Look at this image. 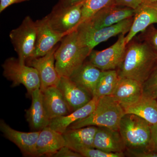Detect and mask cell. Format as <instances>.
I'll return each mask as SVG.
<instances>
[{"label": "cell", "mask_w": 157, "mask_h": 157, "mask_svg": "<svg viewBox=\"0 0 157 157\" xmlns=\"http://www.w3.org/2000/svg\"><path fill=\"white\" fill-rule=\"evenodd\" d=\"M127 153L131 157H157V151H134L127 149Z\"/></svg>", "instance_id": "4dcf8cb0"}, {"label": "cell", "mask_w": 157, "mask_h": 157, "mask_svg": "<svg viewBox=\"0 0 157 157\" xmlns=\"http://www.w3.org/2000/svg\"><path fill=\"white\" fill-rule=\"evenodd\" d=\"M135 10L132 26L126 36L127 44L137 34L154 24H157V2H143Z\"/></svg>", "instance_id": "5bb4252c"}, {"label": "cell", "mask_w": 157, "mask_h": 157, "mask_svg": "<svg viewBox=\"0 0 157 157\" xmlns=\"http://www.w3.org/2000/svg\"><path fill=\"white\" fill-rule=\"evenodd\" d=\"M82 156L85 157H123L124 156L123 152H107L94 148L86 147H76L71 148Z\"/></svg>", "instance_id": "4316f807"}, {"label": "cell", "mask_w": 157, "mask_h": 157, "mask_svg": "<svg viewBox=\"0 0 157 157\" xmlns=\"http://www.w3.org/2000/svg\"><path fill=\"white\" fill-rule=\"evenodd\" d=\"M112 96L122 107L130 105L143 96L142 84L134 79L119 77Z\"/></svg>", "instance_id": "ffe728a7"}, {"label": "cell", "mask_w": 157, "mask_h": 157, "mask_svg": "<svg viewBox=\"0 0 157 157\" xmlns=\"http://www.w3.org/2000/svg\"><path fill=\"white\" fill-rule=\"evenodd\" d=\"M102 71L89 61L84 62L69 78L78 86L87 91L94 97Z\"/></svg>", "instance_id": "ac0fdd59"}, {"label": "cell", "mask_w": 157, "mask_h": 157, "mask_svg": "<svg viewBox=\"0 0 157 157\" xmlns=\"http://www.w3.org/2000/svg\"><path fill=\"white\" fill-rule=\"evenodd\" d=\"M156 100H157V99H156Z\"/></svg>", "instance_id": "8d00e7d4"}, {"label": "cell", "mask_w": 157, "mask_h": 157, "mask_svg": "<svg viewBox=\"0 0 157 157\" xmlns=\"http://www.w3.org/2000/svg\"><path fill=\"white\" fill-rule=\"evenodd\" d=\"M119 79V76L116 70L102 71L94 97L100 98L105 96H112Z\"/></svg>", "instance_id": "d4e9b609"}, {"label": "cell", "mask_w": 157, "mask_h": 157, "mask_svg": "<svg viewBox=\"0 0 157 157\" xmlns=\"http://www.w3.org/2000/svg\"><path fill=\"white\" fill-rule=\"evenodd\" d=\"M57 87L62 93L70 113L83 107L93 98L87 91L75 84L68 77H61Z\"/></svg>", "instance_id": "9a60e30c"}, {"label": "cell", "mask_w": 157, "mask_h": 157, "mask_svg": "<svg viewBox=\"0 0 157 157\" xmlns=\"http://www.w3.org/2000/svg\"><path fill=\"white\" fill-rule=\"evenodd\" d=\"M133 17L107 27L96 29L84 21L78 26L76 30L80 43L91 50L98 44L112 37L128 33L132 26Z\"/></svg>", "instance_id": "5b68a950"}, {"label": "cell", "mask_w": 157, "mask_h": 157, "mask_svg": "<svg viewBox=\"0 0 157 157\" xmlns=\"http://www.w3.org/2000/svg\"><path fill=\"white\" fill-rule=\"evenodd\" d=\"M66 146V140L63 134L49 127L40 131L37 140L36 148L38 157H52L60 149Z\"/></svg>", "instance_id": "d6986e66"}, {"label": "cell", "mask_w": 157, "mask_h": 157, "mask_svg": "<svg viewBox=\"0 0 157 157\" xmlns=\"http://www.w3.org/2000/svg\"><path fill=\"white\" fill-rule=\"evenodd\" d=\"M42 92L44 105L51 120L70 113L67 104L57 86H50Z\"/></svg>", "instance_id": "44dd1931"}, {"label": "cell", "mask_w": 157, "mask_h": 157, "mask_svg": "<svg viewBox=\"0 0 157 157\" xmlns=\"http://www.w3.org/2000/svg\"><path fill=\"white\" fill-rule=\"evenodd\" d=\"M139 40L146 42L157 52V29L151 25L138 36H136Z\"/></svg>", "instance_id": "f1b7e54d"}, {"label": "cell", "mask_w": 157, "mask_h": 157, "mask_svg": "<svg viewBox=\"0 0 157 157\" xmlns=\"http://www.w3.org/2000/svg\"><path fill=\"white\" fill-rule=\"evenodd\" d=\"M123 107L125 114H135L147 121L151 125L157 124L156 99L142 96L135 103Z\"/></svg>", "instance_id": "cb8c5ba5"}, {"label": "cell", "mask_w": 157, "mask_h": 157, "mask_svg": "<svg viewBox=\"0 0 157 157\" xmlns=\"http://www.w3.org/2000/svg\"><path fill=\"white\" fill-rule=\"evenodd\" d=\"M157 63L156 52L135 36L127 44L123 59L117 71L120 77L143 84Z\"/></svg>", "instance_id": "6da1fadb"}, {"label": "cell", "mask_w": 157, "mask_h": 157, "mask_svg": "<svg viewBox=\"0 0 157 157\" xmlns=\"http://www.w3.org/2000/svg\"><path fill=\"white\" fill-rule=\"evenodd\" d=\"M99 98L93 97L90 101L83 107L70 113L67 115L52 119L48 127L63 134L72 124L76 121L85 118L89 116L95 109Z\"/></svg>", "instance_id": "7402d4cb"}, {"label": "cell", "mask_w": 157, "mask_h": 157, "mask_svg": "<svg viewBox=\"0 0 157 157\" xmlns=\"http://www.w3.org/2000/svg\"><path fill=\"white\" fill-rule=\"evenodd\" d=\"M143 2H157V0H142Z\"/></svg>", "instance_id": "d590c367"}, {"label": "cell", "mask_w": 157, "mask_h": 157, "mask_svg": "<svg viewBox=\"0 0 157 157\" xmlns=\"http://www.w3.org/2000/svg\"><path fill=\"white\" fill-rule=\"evenodd\" d=\"M125 34L119 35L117 41L109 48L102 51L93 50L89 61L102 70H116L123 59L126 47Z\"/></svg>", "instance_id": "9c48e42d"}, {"label": "cell", "mask_w": 157, "mask_h": 157, "mask_svg": "<svg viewBox=\"0 0 157 157\" xmlns=\"http://www.w3.org/2000/svg\"><path fill=\"white\" fill-rule=\"evenodd\" d=\"M54 157H82L80 154L74 151L67 146L62 147L61 148L53 155Z\"/></svg>", "instance_id": "f546056e"}, {"label": "cell", "mask_w": 157, "mask_h": 157, "mask_svg": "<svg viewBox=\"0 0 157 157\" xmlns=\"http://www.w3.org/2000/svg\"><path fill=\"white\" fill-rule=\"evenodd\" d=\"M151 131L154 150L157 151V124L151 125Z\"/></svg>", "instance_id": "836d02e7"}, {"label": "cell", "mask_w": 157, "mask_h": 157, "mask_svg": "<svg viewBox=\"0 0 157 157\" xmlns=\"http://www.w3.org/2000/svg\"><path fill=\"white\" fill-rule=\"evenodd\" d=\"M36 39L33 53L30 58L40 57L45 55L68 35L54 30L51 27L46 16L36 21Z\"/></svg>", "instance_id": "8fae6325"}, {"label": "cell", "mask_w": 157, "mask_h": 157, "mask_svg": "<svg viewBox=\"0 0 157 157\" xmlns=\"http://www.w3.org/2000/svg\"><path fill=\"white\" fill-rule=\"evenodd\" d=\"M36 36V21L29 16L24 18L18 27L10 33V40L21 64H25L27 59L33 55Z\"/></svg>", "instance_id": "52a82bcc"}, {"label": "cell", "mask_w": 157, "mask_h": 157, "mask_svg": "<svg viewBox=\"0 0 157 157\" xmlns=\"http://www.w3.org/2000/svg\"><path fill=\"white\" fill-rule=\"evenodd\" d=\"M58 47L56 46L44 56L29 58L26 61L28 66L35 68L38 71L41 91L50 86H57L60 79L55 66V53Z\"/></svg>", "instance_id": "30bf717a"}, {"label": "cell", "mask_w": 157, "mask_h": 157, "mask_svg": "<svg viewBox=\"0 0 157 157\" xmlns=\"http://www.w3.org/2000/svg\"><path fill=\"white\" fill-rule=\"evenodd\" d=\"M143 96L157 99V63L142 84Z\"/></svg>", "instance_id": "83f0119b"}, {"label": "cell", "mask_w": 157, "mask_h": 157, "mask_svg": "<svg viewBox=\"0 0 157 157\" xmlns=\"http://www.w3.org/2000/svg\"><path fill=\"white\" fill-rule=\"evenodd\" d=\"M2 67L3 75L12 82V87L23 85L30 97L35 90L40 89L41 83L37 70L25 64H21L18 58L11 57L6 59Z\"/></svg>", "instance_id": "8992f818"}, {"label": "cell", "mask_w": 157, "mask_h": 157, "mask_svg": "<svg viewBox=\"0 0 157 157\" xmlns=\"http://www.w3.org/2000/svg\"><path fill=\"white\" fill-rule=\"evenodd\" d=\"M135 12L134 9L114 4L101 9L85 21L94 28H102L114 25L133 17Z\"/></svg>", "instance_id": "4fadbf2b"}, {"label": "cell", "mask_w": 157, "mask_h": 157, "mask_svg": "<svg viewBox=\"0 0 157 157\" xmlns=\"http://www.w3.org/2000/svg\"><path fill=\"white\" fill-rule=\"evenodd\" d=\"M98 130V127L95 126L68 129L63 134L66 146L70 148L76 147H94V140Z\"/></svg>", "instance_id": "603a6c76"}, {"label": "cell", "mask_w": 157, "mask_h": 157, "mask_svg": "<svg viewBox=\"0 0 157 157\" xmlns=\"http://www.w3.org/2000/svg\"><path fill=\"white\" fill-rule=\"evenodd\" d=\"M115 1V0H86L82 6L81 23L90 19L101 9L114 5Z\"/></svg>", "instance_id": "484cf974"}, {"label": "cell", "mask_w": 157, "mask_h": 157, "mask_svg": "<svg viewBox=\"0 0 157 157\" xmlns=\"http://www.w3.org/2000/svg\"><path fill=\"white\" fill-rule=\"evenodd\" d=\"M0 130L6 138L19 148L23 155L38 157L36 144L40 131L20 132L12 128L3 120L0 121Z\"/></svg>", "instance_id": "7c38bea8"}, {"label": "cell", "mask_w": 157, "mask_h": 157, "mask_svg": "<svg viewBox=\"0 0 157 157\" xmlns=\"http://www.w3.org/2000/svg\"><path fill=\"white\" fill-rule=\"evenodd\" d=\"M143 2L142 0H115L116 6L136 9Z\"/></svg>", "instance_id": "1f68e13d"}, {"label": "cell", "mask_w": 157, "mask_h": 157, "mask_svg": "<svg viewBox=\"0 0 157 157\" xmlns=\"http://www.w3.org/2000/svg\"><path fill=\"white\" fill-rule=\"evenodd\" d=\"M85 1L86 0H59V2L64 6H70L77 5Z\"/></svg>", "instance_id": "e575fe53"}, {"label": "cell", "mask_w": 157, "mask_h": 157, "mask_svg": "<svg viewBox=\"0 0 157 157\" xmlns=\"http://www.w3.org/2000/svg\"><path fill=\"white\" fill-rule=\"evenodd\" d=\"M29 1V0H0V12L2 13L8 7L13 4Z\"/></svg>", "instance_id": "d6a6232c"}, {"label": "cell", "mask_w": 157, "mask_h": 157, "mask_svg": "<svg viewBox=\"0 0 157 157\" xmlns=\"http://www.w3.org/2000/svg\"><path fill=\"white\" fill-rule=\"evenodd\" d=\"M125 114L123 107L113 96H105L99 98L95 109L89 116L76 121L68 129L95 126L119 130L121 120Z\"/></svg>", "instance_id": "3957f363"}, {"label": "cell", "mask_w": 157, "mask_h": 157, "mask_svg": "<svg viewBox=\"0 0 157 157\" xmlns=\"http://www.w3.org/2000/svg\"><path fill=\"white\" fill-rule=\"evenodd\" d=\"M94 147L109 153L123 152L126 148L119 130L106 127H98Z\"/></svg>", "instance_id": "e0dca14e"}, {"label": "cell", "mask_w": 157, "mask_h": 157, "mask_svg": "<svg viewBox=\"0 0 157 157\" xmlns=\"http://www.w3.org/2000/svg\"><path fill=\"white\" fill-rule=\"evenodd\" d=\"M31 97L32 104L26 110V118L32 129L41 131L49 125L51 121L43 102L42 91L40 89L35 90Z\"/></svg>", "instance_id": "2e32d148"}, {"label": "cell", "mask_w": 157, "mask_h": 157, "mask_svg": "<svg viewBox=\"0 0 157 157\" xmlns=\"http://www.w3.org/2000/svg\"><path fill=\"white\" fill-rule=\"evenodd\" d=\"M119 131L127 149L155 151L152 140L151 124L142 118L126 113L120 124Z\"/></svg>", "instance_id": "277c9868"}, {"label": "cell", "mask_w": 157, "mask_h": 157, "mask_svg": "<svg viewBox=\"0 0 157 157\" xmlns=\"http://www.w3.org/2000/svg\"><path fill=\"white\" fill-rule=\"evenodd\" d=\"M92 50L80 43L76 29L67 35L55 53L56 68L59 76L69 78L83 64Z\"/></svg>", "instance_id": "7a4b0ae2"}, {"label": "cell", "mask_w": 157, "mask_h": 157, "mask_svg": "<svg viewBox=\"0 0 157 157\" xmlns=\"http://www.w3.org/2000/svg\"><path fill=\"white\" fill-rule=\"evenodd\" d=\"M85 2L70 6H63L59 2L46 16L51 27L61 33L69 34L76 30L81 23Z\"/></svg>", "instance_id": "ba28073f"}]
</instances>
